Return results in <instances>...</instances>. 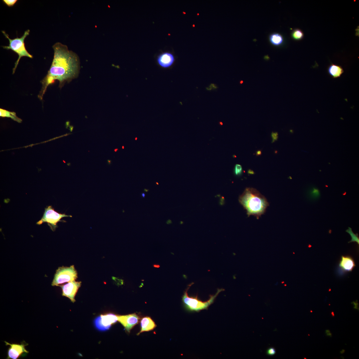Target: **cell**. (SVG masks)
<instances>
[{
    "mask_svg": "<svg viewBox=\"0 0 359 359\" xmlns=\"http://www.w3.org/2000/svg\"><path fill=\"white\" fill-rule=\"evenodd\" d=\"M53 60L48 74L42 81V87L39 98L42 100L47 88L57 80L60 84L76 78L80 70L79 59L75 52L69 50L66 45L58 42L52 47Z\"/></svg>",
    "mask_w": 359,
    "mask_h": 359,
    "instance_id": "6da1fadb",
    "label": "cell"
},
{
    "mask_svg": "<svg viewBox=\"0 0 359 359\" xmlns=\"http://www.w3.org/2000/svg\"><path fill=\"white\" fill-rule=\"evenodd\" d=\"M240 203L247 211L248 216H254L258 219L264 214L269 204L264 196L258 191L248 188L239 197Z\"/></svg>",
    "mask_w": 359,
    "mask_h": 359,
    "instance_id": "7a4b0ae2",
    "label": "cell"
},
{
    "mask_svg": "<svg viewBox=\"0 0 359 359\" xmlns=\"http://www.w3.org/2000/svg\"><path fill=\"white\" fill-rule=\"evenodd\" d=\"M194 284V283H192L188 286L182 297L184 307L187 310L190 312L198 313L205 309L207 310L210 306L213 303L220 293L225 291V289L222 288L218 289L215 295H210L208 300L203 302L198 298L197 295L190 296L188 295V291Z\"/></svg>",
    "mask_w": 359,
    "mask_h": 359,
    "instance_id": "3957f363",
    "label": "cell"
},
{
    "mask_svg": "<svg viewBox=\"0 0 359 359\" xmlns=\"http://www.w3.org/2000/svg\"><path fill=\"white\" fill-rule=\"evenodd\" d=\"M30 31L29 30H27L25 31L24 35L21 38L18 37L14 39H11L9 37V35L6 34L4 31H2V34L5 37L9 40V44L8 46H4L3 48L6 50H11L16 53L18 55V58L15 64L14 67L13 69V74L15 73L16 69L17 68L19 61L21 58L23 57H27L30 58H33V56L26 50L24 43L25 39L29 35Z\"/></svg>",
    "mask_w": 359,
    "mask_h": 359,
    "instance_id": "277c9868",
    "label": "cell"
},
{
    "mask_svg": "<svg viewBox=\"0 0 359 359\" xmlns=\"http://www.w3.org/2000/svg\"><path fill=\"white\" fill-rule=\"evenodd\" d=\"M77 278L78 273L74 265L69 267H61L56 271L52 285L59 286L66 282L75 281Z\"/></svg>",
    "mask_w": 359,
    "mask_h": 359,
    "instance_id": "5b68a950",
    "label": "cell"
},
{
    "mask_svg": "<svg viewBox=\"0 0 359 359\" xmlns=\"http://www.w3.org/2000/svg\"><path fill=\"white\" fill-rule=\"evenodd\" d=\"M72 217L71 215H67L65 214H61L56 212L52 207L50 206H48L45 209L43 216L37 224L38 225H40L44 223H47L52 230L54 231L56 228H57L58 222H66L61 220L63 218Z\"/></svg>",
    "mask_w": 359,
    "mask_h": 359,
    "instance_id": "8992f818",
    "label": "cell"
},
{
    "mask_svg": "<svg viewBox=\"0 0 359 359\" xmlns=\"http://www.w3.org/2000/svg\"><path fill=\"white\" fill-rule=\"evenodd\" d=\"M117 321V316L113 314H108L98 316L95 319L94 323L98 330L104 331L109 330L112 325Z\"/></svg>",
    "mask_w": 359,
    "mask_h": 359,
    "instance_id": "52a82bcc",
    "label": "cell"
},
{
    "mask_svg": "<svg viewBox=\"0 0 359 359\" xmlns=\"http://www.w3.org/2000/svg\"><path fill=\"white\" fill-rule=\"evenodd\" d=\"M6 345L9 347L8 351V359H17L22 355L29 353L25 347L28 344L25 342H22L21 344H10L5 341Z\"/></svg>",
    "mask_w": 359,
    "mask_h": 359,
    "instance_id": "ba28073f",
    "label": "cell"
},
{
    "mask_svg": "<svg viewBox=\"0 0 359 359\" xmlns=\"http://www.w3.org/2000/svg\"><path fill=\"white\" fill-rule=\"evenodd\" d=\"M81 283L75 280L68 282L64 285H59L62 289V296L68 298L72 302H75V297L79 288L81 287Z\"/></svg>",
    "mask_w": 359,
    "mask_h": 359,
    "instance_id": "9c48e42d",
    "label": "cell"
},
{
    "mask_svg": "<svg viewBox=\"0 0 359 359\" xmlns=\"http://www.w3.org/2000/svg\"><path fill=\"white\" fill-rule=\"evenodd\" d=\"M118 321L130 333L131 330L138 323L140 318L136 313L123 316H117Z\"/></svg>",
    "mask_w": 359,
    "mask_h": 359,
    "instance_id": "30bf717a",
    "label": "cell"
},
{
    "mask_svg": "<svg viewBox=\"0 0 359 359\" xmlns=\"http://www.w3.org/2000/svg\"><path fill=\"white\" fill-rule=\"evenodd\" d=\"M174 55L169 52H164L160 54L157 58V63L163 68L170 67L175 61Z\"/></svg>",
    "mask_w": 359,
    "mask_h": 359,
    "instance_id": "8fae6325",
    "label": "cell"
},
{
    "mask_svg": "<svg viewBox=\"0 0 359 359\" xmlns=\"http://www.w3.org/2000/svg\"><path fill=\"white\" fill-rule=\"evenodd\" d=\"M355 266L354 260L350 256H342L339 266L345 272H350Z\"/></svg>",
    "mask_w": 359,
    "mask_h": 359,
    "instance_id": "7c38bea8",
    "label": "cell"
},
{
    "mask_svg": "<svg viewBox=\"0 0 359 359\" xmlns=\"http://www.w3.org/2000/svg\"><path fill=\"white\" fill-rule=\"evenodd\" d=\"M156 326L155 323L151 318L149 317H144L141 321V329L137 335H138L144 332L152 331Z\"/></svg>",
    "mask_w": 359,
    "mask_h": 359,
    "instance_id": "4fadbf2b",
    "label": "cell"
},
{
    "mask_svg": "<svg viewBox=\"0 0 359 359\" xmlns=\"http://www.w3.org/2000/svg\"><path fill=\"white\" fill-rule=\"evenodd\" d=\"M269 40L270 43L275 47L280 46L284 42V39L283 36L278 33L274 32L270 34Z\"/></svg>",
    "mask_w": 359,
    "mask_h": 359,
    "instance_id": "5bb4252c",
    "label": "cell"
},
{
    "mask_svg": "<svg viewBox=\"0 0 359 359\" xmlns=\"http://www.w3.org/2000/svg\"><path fill=\"white\" fill-rule=\"evenodd\" d=\"M328 72L331 76L334 78L341 77L344 72V70L340 66L332 64L328 68Z\"/></svg>",
    "mask_w": 359,
    "mask_h": 359,
    "instance_id": "9a60e30c",
    "label": "cell"
},
{
    "mask_svg": "<svg viewBox=\"0 0 359 359\" xmlns=\"http://www.w3.org/2000/svg\"><path fill=\"white\" fill-rule=\"evenodd\" d=\"M0 116L3 117L11 118L14 120L18 123L22 122V120L16 116L14 112H11L1 108L0 109Z\"/></svg>",
    "mask_w": 359,
    "mask_h": 359,
    "instance_id": "2e32d148",
    "label": "cell"
},
{
    "mask_svg": "<svg viewBox=\"0 0 359 359\" xmlns=\"http://www.w3.org/2000/svg\"><path fill=\"white\" fill-rule=\"evenodd\" d=\"M291 37L295 40H301L304 38V33L300 29H295L292 32Z\"/></svg>",
    "mask_w": 359,
    "mask_h": 359,
    "instance_id": "e0dca14e",
    "label": "cell"
},
{
    "mask_svg": "<svg viewBox=\"0 0 359 359\" xmlns=\"http://www.w3.org/2000/svg\"><path fill=\"white\" fill-rule=\"evenodd\" d=\"M308 195L311 199H317L320 196V192L318 189L313 188L309 191Z\"/></svg>",
    "mask_w": 359,
    "mask_h": 359,
    "instance_id": "ac0fdd59",
    "label": "cell"
},
{
    "mask_svg": "<svg viewBox=\"0 0 359 359\" xmlns=\"http://www.w3.org/2000/svg\"><path fill=\"white\" fill-rule=\"evenodd\" d=\"M243 172L242 166L239 164H236L234 170V173L235 175L236 176L241 175Z\"/></svg>",
    "mask_w": 359,
    "mask_h": 359,
    "instance_id": "d6986e66",
    "label": "cell"
},
{
    "mask_svg": "<svg viewBox=\"0 0 359 359\" xmlns=\"http://www.w3.org/2000/svg\"><path fill=\"white\" fill-rule=\"evenodd\" d=\"M347 232L350 234L351 237L352 239L351 242H356L358 243H359V239L357 236L354 234L353 232H352L351 229V228H349L347 230Z\"/></svg>",
    "mask_w": 359,
    "mask_h": 359,
    "instance_id": "ffe728a7",
    "label": "cell"
},
{
    "mask_svg": "<svg viewBox=\"0 0 359 359\" xmlns=\"http://www.w3.org/2000/svg\"><path fill=\"white\" fill-rule=\"evenodd\" d=\"M2 1L8 7H11L14 6L18 1L17 0H3Z\"/></svg>",
    "mask_w": 359,
    "mask_h": 359,
    "instance_id": "44dd1931",
    "label": "cell"
},
{
    "mask_svg": "<svg viewBox=\"0 0 359 359\" xmlns=\"http://www.w3.org/2000/svg\"><path fill=\"white\" fill-rule=\"evenodd\" d=\"M271 137L272 138V143H274L275 141L277 140L278 138V133L277 132H272Z\"/></svg>",
    "mask_w": 359,
    "mask_h": 359,
    "instance_id": "7402d4cb",
    "label": "cell"
},
{
    "mask_svg": "<svg viewBox=\"0 0 359 359\" xmlns=\"http://www.w3.org/2000/svg\"><path fill=\"white\" fill-rule=\"evenodd\" d=\"M276 351L275 349L273 348H269L267 351V354L269 355H273L275 354Z\"/></svg>",
    "mask_w": 359,
    "mask_h": 359,
    "instance_id": "603a6c76",
    "label": "cell"
},
{
    "mask_svg": "<svg viewBox=\"0 0 359 359\" xmlns=\"http://www.w3.org/2000/svg\"><path fill=\"white\" fill-rule=\"evenodd\" d=\"M262 151L261 150H258L256 152V155L257 156H259L261 155Z\"/></svg>",
    "mask_w": 359,
    "mask_h": 359,
    "instance_id": "cb8c5ba5",
    "label": "cell"
},
{
    "mask_svg": "<svg viewBox=\"0 0 359 359\" xmlns=\"http://www.w3.org/2000/svg\"><path fill=\"white\" fill-rule=\"evenodd\" d=\"M248 173L249 174H254V173H255L254 171H253L252 170H250V169H249L248 170Z\"/></svg>",
    "mask_w": 359,
    "mask_h": 359,
    "instance_id": "d4e9b609",
    "label": "cell"
},
{
    "mask_svg": "<svg viewBox=\"0 0 359 359\" xmlns=\"http://www.w3.org/2000/svg\"><path fill=\"white\" fill-rule=\"evenodd\" d=\"M141 196L143 197H144V198L146 196L145 194V193H141Z\"/></svg>",
    "mask_w": 359,
    "mask_h": 359,
    "instance_id": "484cf974",
    "label": "cell"
},
{
    "mask_svg": "<svg viewBox=\"0 0 359 359\" xmlns=\"http://www.w3.org/2000/svg\"><path fill=\"white\" fill-rule=\"evenodd\" d=\"M107 161L108 164L110 165L111 163V161L110 160H108Z\"/></svg>",
    "mask_w": 359,
    "mask_h": 359,
    "instance_id": "4316f807",
    "label": "cell"
},
{
    "mask_svg": "<svg viewBox=\"0 0 359 359\" xmlns=\"http://www.w3.org/2000/svg\"><path fill=\"white\" fill-rule=\"evenodd\" d=\"M331 315H332V317H334L335 315H334V312H332L331 313Z\"/></svg>",
    "mask_w": 359,
    "mask_h": 359,
    "instance_id": "83f0119b",
    "label": "cell"
},
{
    "mask_svg": "<svg viewBox=\"0 0 359 359\" xmlns=\"http://www.w3.org/2000/svg\"><path fill=\"white\" fill-rule=\"evenodd\" d=\"M149 191V189H144V191L146 192H147L148 191Z\"/></svg>",
    "mask_w": 359,
    "mask_h": 359,
    "instance_id": "f1b7e54d",
    "label": "cell"
},
{
    "mask_svg": "<svg viewBox=\"0 0 359 359\" xmlns=\"http://www.w3.org/2000/svg\"><path fill=\"white\" fill-rule=\"evenodd\" d=\"M118 150V149H115L114 150L115 152H117V151Z\"/></svg>",
    "mask_w": 359,
    "mask_h": 359,
    "instance_id": "f546056e",
    "label": "cell"
},
{
    "mask_svg": "<svg viewBox=\"0 0 359 359\" xmlns=\"http://www.w3.org/2000/svg\"><path fill=\"white\" fill-rule=\"evenodd\" d=\"M156 184H157V185H159V183H158V182H156Z\"/></svg>",
    "mask_w": 359,
    "mask_h": 359,
    "instance_id": "4dcf8cb0",
    "label": "cell"
},
{
    "mask_svg": "<svg viewBox=\"0 0 359 359\" xmlns=\"http://www.w3.org/2000/svg\"><path fill=\"white\" fill-rule=\"evenodd\" d=\"M137 137H136V138H135V140H137Z\"/></svg>",
    "mask_w": 359,
    "mask_h": 359,
    "instance_id": "1f68e13d",
    "label": "cell"
},
{
    "mask_svg": "<svg viewBox=\"0 0 359 359\" xmlns=\"http://www.w3.org/2000/svg\"><path fill=\"white\" fill-rule=\"evenodd\" d=\"M124 146H123L122 148H123V149H124Z\"/></svg>",
    "mask_w": 359,
    "mask_h": 359,
    "instance_id": "d6a6232c",
    "label": "cell"
},
{
    "mask_svg": "<svg viewBox=\"0 0 359 359\" xmlns=\"http://www.w3.org/2000/svg\"><path fill=\"white\" fill-rule=\"evenodd\" d=\"M310 312H311V313H312V312H313V311H310Z\"/></svg>",
    "mask_w": 359,
    "mask_h": 359,
    "instance_id": "836d02e7",
    "label": "cell"
}]
</instances>
